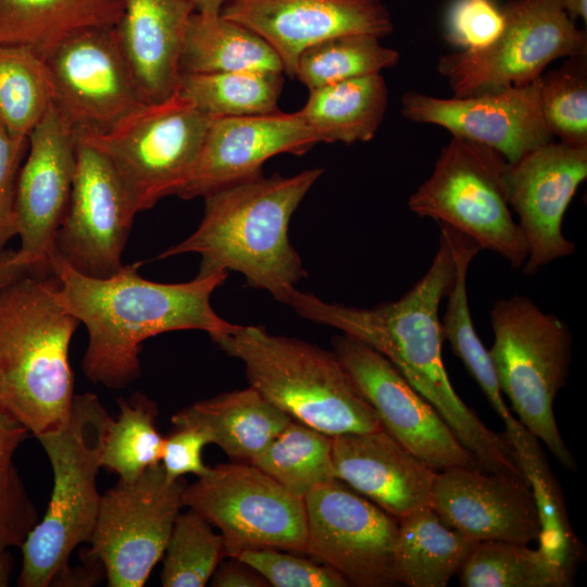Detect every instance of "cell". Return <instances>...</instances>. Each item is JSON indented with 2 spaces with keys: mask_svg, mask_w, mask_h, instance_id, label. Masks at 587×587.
<instances>
[{
  "mask_svg": "<svg viewBox=\"0 0 587 587\" xmlns=\"http://www.w3.org/2000/svg\"><path fill=\"white\" fill-rule=\"evenodd\" d=\"M245 365L249 386L292 420L330 437L382 428L334 351L242 326L213 340Z\"/></svg>",
  "mask_w": 587,
  "mask_h": 587,
  "instance_id": "cell-6",
  "label": "cell"
},
{
  "mask_svg": "<svg viewBox=\"0 0 587 587\" xmlns=\"http://www.w3.org/2000/svg\"><path fill=\"white\" fill-rule=\"evenodd\" d=\"M235 71L284 74L278 55L259 35L221 13L195 12L186 29L180 73L209 74Z\"/></svg>",
  "mask_w": 587,
  "mask_h": 587,
  "instance_id": "cell-30",
  "label": "cell"
},
{
  "mask_svg": "<svg viewBox=\"0 0 587 587\" xmlns=\"http://www.w3.org/2000/svg\"><path fill=\"white\" fill-rule=\"evenodd\" d=\"M195 7L196 12L203 14L221 13L223 7L229 0H189Z\"/></svg>",
  "mask_w": 587,
  "mask_h": 587,
  "instance_id": "cell-48",
  "label": "cell"
},
{
  "mask_svg": "<svg viewBox=\"0 0 587 587\" xmlns=\"http://www.w3.org/2000/svg\"><path fill=\"white\" fill-rule=\"evenodd\" d=\"M387 104L386 82L372 74L310 90L298 112L320 142L351 145L374 138Z\"/></svg>",
  "mask_w": 587,
  "mask_h": 587,
  "instance_id": "cell-27",
  "label": "cell"
},
{
  "mask_svg": "<svg viewBox=\"0 0 587 587\" xmlns=\"http://www.w3.org/2000/svg\"><path fill=\"white\" fill-rule=\"evenodd\" d=\"M565 7L570 15L587 21V0H565Z\"/></svg>",
  "mask_w": 587,
  "mask_h": 587,
  "instance_id": "cell-50",
  "label": "cell"
},
{
  "mask_svg": "<svg viewBox=\"0 0 587 587\" xmlns=\"http://www.w3.org/2000/svg\"><path fill=\"white\" fill-rule=\"evenodd\" d=\"M439 226V246L429 268L400 299L355 308L325 302L294 288L285 304L383 354L435 408L482 470L522 475L504 433L490 429L463 402L445 367L439 305L453 285L455 260L448 232Z\"/></svg>",
  "mask_w": 587,
  "mask_h": 587,
  "instance_id": "cell-1",
  "label": "cell"
},
{
  "mask_svg": "<svg viewBox=\"0 0 587 587\" xmlns=\"http://www.w3.org/2000/svg\"><path fill=\"white\" fill-rule=\"evenodd\" d=\"M45 60L52 105L75 137L105 133L148 103L116 26L76 33L53 47Z\"/></svg>",
  "mask_w": 587,
  "mask_h": 587,
  "instance_id": "cell-13",
  "label": "cell"
},
{
  "mask_svg": "<svg viewBox=\"0 0 587 587\" xmlns=\"http://www.w3.org/2000/svg\"><path fill=\"white\" fill-rule=\"evenodd\" d=\"M76 164V137L53 105L28 136L16 185V250L30 272H51L55 234L67 209Z\"/></svg>",
  "mask_w": 587,
  "mask_h": 587,
  "instance_id": "cell-19",
  "label": "cell"
},
{
  "mask_svg": "<svg viewBox=\"0 0 587 587\" xmlns=\"http://www.w3.org/2000/svg\"><path fill=\"white\" fill-rule=\"evenodd\" d=\"M398 521L395 549L398 583L409 587L447 586L475 541L448 525L432 507Z\"/></svg>",
  "mask_w": 587,
  "mask_h": 587,
  "instance_id": "cell-29",
  "label": "cell"
},
{
  "mask_svg": "<svg viewBox=\"0 0 587 587\" xmlns=\"http://www.w3.org/2000/svg\"><path fill=\"white\" fill-rule=\"evenodd\" d=\"M279 549L246 550L237 557L274 587H347V579L334 569L313 559Z\"/></svg>",
  "mask_w": 587,
  "mask_h": 587,
  "instance_id": "cell-40",
  "label": "cell"
},
{
  "mask_svg": "<svg viewBox=\"0 0 587 587\" xmlns=\"http://www.w3.org/2000/svg\"><path fill=\"white\" fill-rule=\"evenodd\" d=\"M117 404L118 415L109 416L105 423L100 464L128 482L161 463L165 437L155 426L157 404L146 395L118 398Z\"/></svg>",
  "mask_w": 587,
  "mask_h": 587,
  "instance_id": "cell-35",
  "label": "cell"
},
{
  "mask_svg": "<svg viewBox=\"0 0 587 587\" xmlns=\"http://www.w3.org/2000/svg\"><path fill=\"white\" fill-rule=\"evenodd\" d=\"M123 10L124 0H0V43L45 57L76 33L117 26Z\"/></svg>",
  "mask_w": 587,
  "mask_h": 587,
  "instance_id": "cell-26",
  "label": "cell"
},
{
  "mask_svg": "<svg viewBox=\"0 0 587 587\" xmlns=\"http://www.w3.org/2000/svg\"><path fill=\"white\" fill-rule=\"evenodd\" d=\"M109 416L95 394L75 395L65 422L36 437L51 464L53 488L43 516L20 547V587L68 583L71 554L89 541L98 514L97 475Z\"/></svg>",
  "mask_w": 587,
  "mask_h": 587,
  "instance_id": "cell-5",
  "label": "cell"
},
{
  "mask_svg": "<svg viewBox=\"0 0 587 587\" xmlns=\"http://www.w3.org/2000/svg\"><path fill=\"white\" fill-rule=\"evenodd\" d=\"M215 587H266L264 577L238 558L220 563L211 577Z\"/></svg>",
  "mask_w": 587,
  "mask_h": 587,
  "instance_id": "cell-45",
  "label": "cell"
},
{
  "mask_svg": "<svg viewBox=\"0 0 587 587\" xmlns=\"http://www.w3.org/2000/svg\"><path fill=\"white\" fill-rule=\"evenodd\" d=\"M212 120L177 90L145 103L105 133L76 138L108 159L137 214L177 195Z\"/></svg>",
  "mask_w": 587,
  "mask_h": 587,
  "instance_id": "cell-9",
  "label": "cell"
},
{
  "mask_svg": "<svg viewBox=\"0 0 587 587\" xmlns=\"http://www.w3.org/2000/svg\"><path fill=\"white\" fill-rule=\"evenodd\" d=\"M504 435L534 496L540 521L538 548L573 583L584 549L571 526L558 479L538 438L519 420L505 427Z\"/></svg>",
  "mask_w": 587,
  "mask_h": 587,
  "instance_id": "cell-28",
  "label": "cell"
},
{
  "mask_svg": "<svg viewBox=\"0 0 587 587\" xmlns=\"http://www.w3.org/2000/svg\"><path fill=\"white\" fill-rule=\"evenodd\" d=\"M27 434L26 428L0 407V466L13 462V455Z\"/></svg>",
  "mask_w": 587,
  "mask_h": 587,
  "instance_id": "cell-46",
  "label": "cell"
},
{
  "mask_svg": "<svg viewBox=\"0 0 587 587\" xmlns=\"http://www.w3.org/2000/svg\"><path fill=\"white\" fill-rule=\"evenodd\" d=\"M195 12L189 0H124L116 30L147 102L178 90L186 29Z\"/></svg>",
  "mask_w": 587,
  "mask_h": 587,
  "instance_id": "cell-24",
  "label": "cell"
},
{
  "mask_svg": "<svg viewBox=\"0 0 587 587\" xmlns=\"http://www.w3.org/2000/svg\"><path fill=\"white\" fill-rule=\"evenodd\" d=\"M226 557L221 534L198 512L179 513L163 554V587H203Z\"/></svg>",
  "mask_w": 587,
  "mask_h": 587,
  "instance_id": "cell-38",
  "label": "cell"
},
{
  "mask_svg": "<svg viewBox=\"0 0 587 587\" xmlns=\"http://www.w3.org/2000/svg\"><path fill=\"white\" fill-rule=\"evenodd\" d=\"M501 9L503 26L491 43L440 57L438 72L454 97L530 84L553 61L587 55L586 32L565 0H511Z\"/></svg>",
  "mask_w": 587,
  "mask_h": 587,
  "instance_id": "cell-10",
  "label": "cell"
},
{
  "mask_svg": "<svg viewBox=\"0 0 587 587\" xmlns=\"http://www.w3.org/2000/svg\"><path fill=\"white\" fill-rule=\"evenodd\" d=\"M322 173V168H309L289 177L261 175L207 195L198 228L158 259L198 253L197 275L233 270L249 286L267 290L285 303L307 276L289 241V221Z\"/></svg>",
  "mask_w": 587,
  "mask_h": 587,
  "instance_id": "cell-3",
  "label": "cell"
},
{
  "mask_svg": "<svg viewBox=\"0 0 587 587\" xmlns=\"http://www.w3.org/2000/svg\"><path fill=\"white\" fill-rule=\"evenodd\" d=\"M210 445L208 437L193 427H176V430L164 438L161 465L166 477L174 480L186 474L198 477L209 470L203 463L201 453L204 446Z\"/></svg>",
  "mask_w": 587,
  "mask_h": 587,
  "instance_id": "cell-44",
  "label": "cell"
},
{
  "mask_svg": "<svg viewBox=\"0 0 587 587\" xmlns=\"http://www.w3.org/2000/svg\"><path fill=\"white\" fill-rule=\"evenodd\" d=\"M333 348L382 427L409 451L435 471L478 466L441 415L383 354L346 334L333 338Z\"/></svg>",
  "mask_w": 587,
  "mask_h": 587,
  "instance_id": "cell-16",
  "label": "cell"
},
{
  "mask_svg": "<svg viewBox=\"0 0 587 587\" xmlns=\"http://www.w3.org/2000/svg\"><path fill=\"white\" fill-rule=\"evenodd\" d=\"M282 88L283 73L235 71L182 74L178 91L215 118L275 112Z\"/></svg>",
  "mask_w": 587,
  "mask_h": 587,
  "instance_id": "cell-34",
  "label": "cell"
},
{
  "mask_svg": "<svg viewBox=\"0 0 587 587\" xmlns=\"http://www.w3.org/2000/svg\"><path fill=\"white\" fill-rule=\"evenodd\" d=\"M369 34L342 35L305 49L298 58L295 77L309 90L338 82L380 74L395 66L400 55Z\"/></svg>",
  "mask_w": 587,
  "mask_h": 587,
  "instance_id": "cell-37",
  "label": "cell"
},
{
  "mask_svg": "<svg viewBox=\"0 0 587 587\" xmlns=\"http://www.w3.org/2000/svg\"><path fill=\"white\" fill-rule=\"evenodd\" d=\"M79 324L60 302L54 276L29 272L0 289V407L35 437L71 412L68 351Z\"/></svg>",
  "mask_w": 587,
  "mask_h": 587,
  "instance_id": "cell-4",
  "label": "cell"
},
{
  "mask_svg": "<svg viewBox=\"0 0 587 587\" xmlns=\"http://www.w3.org/2000/svg\"><path fill=\"white\" fill-rule=\"evenodd\" d=\"M291 421L251 386L197 401L171 419L175 427L201 430L230 459L246 463Z\"/></svg>",
  "mask_w": 587,
  "mask_h": 587,
  "instance_id": "cell-25",
  "label": "cell"
},
{
  "mask_svg": "<svg viewBox=\"0 0 587 587\" xmlns=\"http://www.w3.org/2000/svg\"><path fill=\"white\" fill-rule=\"evenodd\" d=\"M39 521L13 462L0 466V551L21 547Z\"/></svg>",
  "mask_w": 587,
  "mask_h": 587,
  "instance_id": "cell-42",
  "label": "cell"
},
{
  "mask_svg": "<svg viewBox=\"0 0 587 587\" xmlns=\"http://www.w3.org/2000/svg\"><path fill=\"white\" fill-rule=\"evenodd\" d=\"M319 142L299 112L215 117L176 196L203 198L263 175V164L277 154H302Z\"/></svg>",
  "mask_w": 587,
  "mask_h": 587,
  "instance_id": "cell-20",
  "label": "cell"
},
{
  "mask_svg": "<svg viewBox=\"0 0 587 587\" xmlns=\"http://www.w3.org/2000/svg\"><path fill=\"white\" fill-rule=\"evenodd\" d=\"M587 177V148L549 142L508 164L509 205L517 215L526 243L522 266L532 276L575 252L562 233L567 207Z\"/></svg>",
  "mask_w": 587,
  "mask_h": 587,
  "instance_id": "cell-17",
  "label": "cell"
},
{
  "mask_svg": "<svg viewBox=\"0 0 587 587\" xmlns=\"http://www.w3.org/2000/svg\"><path fill=\"white\" fill-rule=\"evenodd\" d=\"M439 225L445 226L448 232L455 260L454 282L447 295L446 311L440 320L442 338L463 362L507 427L517 419L512 415L504 402L489 351L475 332L467 299L469 266L482 248L466 235L447 225Z\"/></svg>",
  "mask_w": 587,
  "mask_h": 587,
  "instance_id": "cell-31",
  "label": "cell"
},
{
  "mask_svg": "<svg viewBox=\"0 0 587 587\" xmlns=\"http://www.w3.org/2000/svg\"><path fill=\"white\" fill-rule=\"evenodd\" d=\"M303 499L311 559L337 571L350 586L399 585L396 517L336 478Z\"/></svg>",
  "mask_w": 587,
  "mask_h": 587,
  "instance_id": "cell-14",
  "label": "cell"
},
{
  "mask_svg": "<svg viewBox=\"0 0 587 587\" xmlns=\"http://www.w3.org/2000/svg\"><path fill=\"white\" fill-rule=\"evenodd\" d=\"M250 463L302 499L335 479L332 437L295 420Z\"/></svg>",
  "mask_w": 587,
  "mask_h": 587,
  "instance_id": "cell-33",
  "label": "cell"
},
{
  "mask_svg": "<svg viewBox=\"0 0 587 587\" xmlns=\"http://www.w3.org/2000/svg\"><path fill=\"white\" fill-rule=\"evenodd\" d=\"M53 102L45 57L30 47L0 43V125L28 139Z\"/></svg>",
  "mask_w": 587,
  "mask_h": 587,
  "instance_id": "cell-32",
  "label": "cell"
},
{
  "mask_svg": "<svg viewBox=\"0 0 587 587\" xmlns=\"http://www.w3.org/2000/svg\"><path fill=\"white\" fill-rule=\"evenodd\" d=\"M502 26V9L492 0H454L446 18V38L462 50H477L491 43Z\"/></svg>",
  "mask_w": 587,
  "mask_h": 587,
  "instance_id": "cell-41",
  "label": "cell"
},
{
  "mask_svg": "<svg viewBox=\"0 0 587 587\" xmlns=\"http://www.w3.org/2000/svg\"><path fill=\"white\" fill-rule=\"evenodd\" d=\"M334 475L391 516L432 507L436 472L383 427L332 437Z\"/></svg>",
  "mask_w": 587,
  "mask_h": 587,
  "instance_id": "cell-23",
  "label": "cell"
},
{
  "mask_svg": "<svg viewBox=\"0 0 587 587\" xmlns=\"http://www.w3.org/2000/svg\"><path fill=\"white\" fill-rule=\"evenodd\" d=\"M508 164L498 151L452 136L430 176L410 196L409 209L466 235L520 268L528 249L509 205Z\"/></svg>",
  "mask_w": 587,
  "mask_h": 587,
  "instance_id": "cell-8",
  "label": "cell"
},
{
  "mask_svg": "<svg viewBox=\"0 0 587 587\" xmlns=\"http://www.w3.org/2000/svg\"><path fill=\"white\" fill-rule=\"evenodd\" d=\"M28 139H15L0 125V249L17 237L15 195Z\"/></svg>",
  "mask_w": 587,
  "mask_h": 587,
  "instance_id": "cell-43",
  "label": "cell"
},
{
  "mask_svg": "<svg viewBox=\"0 0 587 587\" xmlns=\"http://www.w3.org/2000/svg\"><path fill=\"white\" fill-rule=\"evenodd\" d=\"M221 14L264 39L289 77L313 45L353 34L383 38L394 28L382 0H229Z\"/></svg>",
  "mask_w": 587,
  "mask_h": 587,
  "instance_id": "cell-21",
  "label": "cell"
},
{
  "mask_svg": "<svg viewBox=\"0 0 587 587\" xmlns=\"http://www.w3.org/2000/svg\"><path fill=\"white\" fill-rule=\"evenodd\" d=\"M183 502L220 530L226 557L265 548L305 553L304 499L251 463L209 467Z\"/></svg>",
  "mask_w": 587,
  "mask_h": 587,
  "instance_id": "cell-11",
  "label": "cell"
},
{
  "mask_svg": "<svg viewBox=\"0 0 587 587\" xmlns=\"http://www.w3.org/2000/svg\"><path fill=\"white\" fill-rule=\"evenodd\" d=\"M170 480L161 463L133 480L118 479L101 495L88 558L110 587H142L163 558L187 487Z\"/></svg>",
  "mask_w": 587,
  "mask_h": 587,
  "instance_id": "cell-12",
  "label": "cell"
},
{
  "mask_svg": "<svg viewBox=\"0 0 587 587\" xmlns=\"http://www.w3.org/2000/svg\"><path fill=\"white\" fill-rule=\"evenodd\" d=\"M457 575L463 587L572 585L539 548L510 541H476Z\"/></svg>",
  "mask_w": 587,
  "mask_h": 587,
  "instance_id": "cell-36",
  "label": "cell"
},
{
  "mask_svg": "<svg viewBox=\"0 0 587 587\" xmlns=\"http://www.w3.org/2000/svg\"><path fill=\"white\" fill-rule=\"evenodd\" d=\"M540 109L547 128L560 142L587 148L586 55L567 58L541 75Z\"/></svg>",
  "mask_w": 587,
  "mask_h": 587,
  "instance_id": "cell-39",
  "label": "cell"
},
{
  "mask_svg": "<svg viewBox=\"0 0 587 587\" xmlns=\"http://www.w3.org/2000/svg\"><path fill=\"white\" fill-rule=\"evenodd\" d=\"M432 508L472 541H538L540 521L523 475L452 466L436 472Z\"/></svg>",
  "mask_w": 587,
  "mask_h": 587,
  "instance_id": "cell-22",
  "label": "cell"
},
{
  "mask_svg": "<svg viewBox=\"0 0 587 587\" xmlns=\"http://www.w3.org/2000/svg\"><path fill=\"white\" fill-rule=\"evenodd\" d=\"M51 273L60 302L88 332L84 374L105 387L124 388L138 378L141 344L151 337L193 329L214 340L239 327L211 305L213 291L227 278L226 271L165 284L141 277L133 264L96 278L78 273L54 251Z\"/></svg>",
  "mask_w": 587,
  "mask_h": 587,
  "instance_id": "cell-2",
  "label": "cell"
},
{
  "mask_svg": "<svg viewBox=\"0 0 587 587\" xmlns=\"http://www.w3.org/2000/svg\"><path fill=\"white\" fill-rule=\"evenodd\" d=\"M29 272L18 260L16 250L8 249L7 247L0 249V289Z\"/></svg>",
  "mask_w": 587,
  "mask_h": 587,
  "instance_id": "cell-47",
  "label": "cell"
},
{
  "mask_svg": "<svg viewBox=\"0 0 587 587\" xmlns=\"http://www.w3.org/2000/svg\"><path fill=\"white\" fill-rule=\"evenodd\" d=\"M136 212L108 159L76 138V164L67 209L55 234L54 251L78 273L109 277L122 254Z\"/></svg>",
  "mask_w": 587,
  "mask_h": 587,
  "instance_id": "cell-15",
  "label": "cell"
},
{
  "mask_svg": "<svg viewBox=\"0 0 587 587\" xmlns=\"http://www.w3.org/2000/svg\"><path fill=\"white\" fill-rule=\"evenodd\" d=\"M402 115L416 123L434 124L498 151L508 163L553 141L540 109V78L466 97L438 98L408 91L401 99Z\"/></svg>",
  "mask_w": 587,
  "mask_h": 587,
  "instance_id": "cell-18",
  "label": "cell"
},
{
  "mask_svg": "<svg viewBox=\"0 0 587 587\" xmlns=\"http://www.w3.org/2000/svg\"><path fill=\"white\" fill-rule=\"evenodd\" d=\"M490 321L494 344L488 351L501 392L510 400L517 420L564 467L574 471L575 459L562 439L553 412L572 358L567 325L522 295L497 300Z\"/></svg>",
  "mask_w": 587,
  "mask_h": 587,
  "instance_id": "cell-7",
  "label": "cell"
},
{
  "mask_svg": "<svg viewBox=\"0 0 587 587\" xmlns=\"http://www.w3.org/2000/svg\"><path fill=\"white\" fill-rule=\"evenodd\" d=\"M13 570V559L9 550L0 551V587L9 586Z\"/></svg>",
  "mask_w": 587,
  "mask_h": 587,
  "instance_id": "cell-49",
  "label": "cell"
}]
</instances>
